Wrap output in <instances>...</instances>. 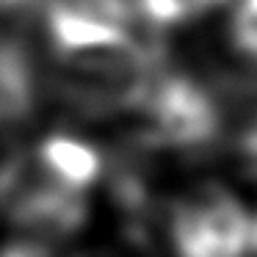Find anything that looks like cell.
I'll list each match as a JSON object with an SVG mask.
<instances>
[{"mask_svg":"<svg viewBox=\"0 0 257 257\" xmlns=\"http://www.w3.org/2000/svg\"><path fill=\"white\" fill-rule=\"evenodd\" d=\"M166 238L174 257H243L251 221L229 191L202 188L172 207Z\"/></svg>","mask_w":257,"mask_h":257,"instance_id":"cell-3","label":"cell"},{"mask_svg":"<svg viewBox=\"0 0 257 257\" xmlns=\"http://www.w3.org/2000/svg\"><path fill=\"white\" fill-rule=\"evenodd\" d=\"M188 3H191V9L196 12V17H199V14L210 12V9H218L221 3H227V0H188Z\"/></svg>","mask_w":257,"mask_h":257,"instance_id":"cell-8","label":"cell"},{"mask_svg":"<svg viewBox=\"0 0 257 257\" xmlns=\"http://www.w3.org/2000/svg\"><path fill=\"white\" fill-rule=\"evenodd\" d=\"M42 100V72L17 34L0 31V130H20Z\"/></svg>","mask_w":257,"mask_h":257,"instance_id":"cell-4","label":"cell"},{"mask_svg":"<svg viewBox=\"0 0 257 257\" xmlns=\"http://www.w3.org/2000/svg\"><path fill=\"white\" fill-rule=\"evenodd\" d=\"M50 0H0V20H28L45 14Z\"/></svg>","mask_w":257,"mask_h":257,"instance_id":"cell-7","label":"cell"},{"mask_svg":"<svg viewBox=\"0 0 257 257\" xmlns=\"http://www.w3.org/2000/svg\"><path fill=\"white\" fill-rule=\"evenodd\" d=\"M150 139L169 150H207L221 139L224 111L218 97L188 75L158 69L144 100Z\"/></svg>","mask_w":257,"mask_h":257,"instance_id":"cell-2","label":"cell"},{"mask_svg":"<svg viewBox=\"0 0 257 257\" xmlns=\"http://www.w3.org/2000/svg\"><path fill=\"white\" fill-rule=\"evenodd\" d=\"M229 39L243 58L257 61V9L238 3L232 20H229Z\"/></svg>","mask_w":257,"mask_h":257,"instance_id":"cell-5","label":"cell"},{"mask_svg":"<svg viewBox=\"0 0 257 257\" xmlns=\"http://www.w3.org/2000/svg\"><path fill=\"white\" fill-rule=\"evenodd\" d=\"M235 152L240 155L246 172L257 177V102L240 116V122L232 130Z\"/></svg>","mask_w":257,"mask_h":257,"instance_id":"cell-6","label":"cell"},{"mask_svg":"<svg viewBox=\"0 0 257 257\" xmlns=\"http://www.w3.org/2000/svg\"><path fill=\"white\" fill-rule=\"evenodd\" d=\"M251 246H257V218L251 221Z\"/></svg>","mask_w":257,"mask_h":257,"instance_id":"cell-9","label":"cell"},{"mask_svg":"<svg viewBox=\"0 0 257 257\" xmlns=\"http://www.w3.org/2000/svg\"><path fill=\"white\" fill-rule=\"evenodd\" d=\"M50 89L83 116H113L141 108L161 69V50L133 39L130 28L100 17L78 0L45 9Z\"/></svg>","mask_w":257,"mask_h":257,"instance_id":"cell-1","label":"cell"}]
</instances>
